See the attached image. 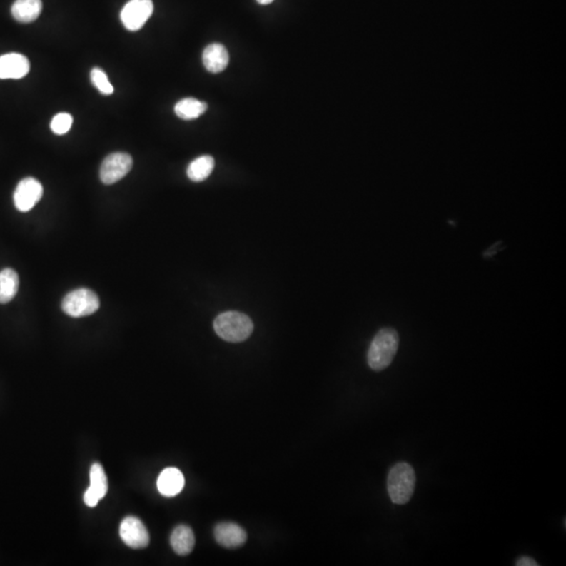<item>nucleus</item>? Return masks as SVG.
Wrapping results in <instances>:
<instances>
[{
  "label": "nucleus",
  "mask_w": 566,
  "mask_h": 566,
  "mask_svg": "<svg viewBox=\"0 0 566 566\" xmlns=\"http://www.w3.org/2000/svg\"><path fill=\"white\" fill-rule=\"evenodd\" d=\"M518 566H538V562L532 559L531 557H521L516 562Z\"/></svg>",
  "instance_id": "obj_21"
},
{
  "label": "nucleus",
  "mask_w": 566,
  "mask_h": 566,
  "mask_svg": "<svg viewBox=\"0 0 566 566\" xmlns=\"http://www.w3.org/2000/svg\"><path fill=\"white\" fill-rule=\"evenodd\" d=\"M152 13V0H129L121 11V21L127 30L136 32L148 21Z\"/></svg>",
  "instance_id": "obj_6"
},
{
  "label": "nucleus",
  "mask_w": 566,
  "mask_h": 566,
  "mask_svg": "<svg viewBox=\"0 0 566 566\" xmlns=\"http://www.w3.org/2000/svg\"><path fill=\"white\" fill-rule=\"evenodd\" d=\"M89 477H91V485L85 491L84 500L87 507H95L106 495L108 491V482L104 469L99 463L91 465Z\"/></svg>",
  "instance_id": "obj_9"
},
{
  "label": "nucleus",
  "mask_w": 566,
  "mask_h": 566,
  "mask_svg": "<svg viewBox=\"0 0 566 566\" xmlns=\"http://www.w3.org/2000/svg\"><path fill=\"white\" fill-rule=\"evenodd\" d=\"M91 81L94 86L100 91L102 95H113L115 89L109 81L108 76L100 67H94L91 71Z\"/></svg>",
  "instance_id": "obj_19"
},
{
  "label": "nucleus",
  "mask_w": 566,
  "mask_h": 566,
  "mask_svg": "<svg viewBox=\"0 0 566 566\" xmlns=\"http://www.w3.org/2000/svg\"><path fill=\"white\" fill-rule=\"evenodd\" d=\"M133 161L126 152H113L103 160L100 168V180L105 185H113L131 172Z\"/></svg>",
  "instance_id": "obj_5"
},
{
  "label": "nucleus",
  "mask_w": 566,
  "mask_h": 566,
  "mask_svg": "<svg viewBox=\"0 0 566 566\" xmlns=\"http://www.w3.org/2000/svg\"><path fill=\"white\" fill-rule=\"evenodd\" d=\"M229 53L225 46L212 44L206 46L203 51V64L208 71L213 74L221 73L229 64Z\"/></svg>",
  "instance_id": "obj_13"
},
{
  "label": "nucleus",
  "mask_w": 566,
  "mask_h": 566,
  "mask_svg": "<svg viewBox=\"0 0 566 566\" xmlns=\"http://www.w3.org/2000/svg\"><path fill=\"white\" fill-rule=\"evenodd\" d=\"M213 326L219 338L231 343L245 341L254 330L252 320L239 312L223 313L214 320Z\"/></svg>",
  "instance_id": "obj_3"
},
{
  "label": "nucleus",
  "mask_w": 566,
  "mask_h": 566,
  "mask_svg": "<svg viewBox=\"0 0 566 566\" xmlns=\"http://www.w3.org/2000/svg\"><path fill=\"white\" fill-rule=\"evenodd\" d=\"M256 1L258 2L259 4H263V6H266V4H272V2L274 1V0H256Z\"/></svg>",
  "instance_id": "obj_22"
},
{
  "label": "nucleus",
  "mask_w": 566,
  "mask_h": 566,
  "mask_svg": "<svg viewBox=\"0 0 566 566\" xmlns=\"http://www.w3.org/2000/svg\"><path fill=\"white\" fill-rule=\"evenodd\" d=\"M61 308L69 317L91 316L99 310L100 300L93 290L89 288H78L64 297Z\"/></svg>",
  "instance_id": "obj_4"
},
{
  "label": "nucleus",
  "mask_w": 566,
  "mask_h": 566,
  "mask_svg": "<svg viewBox=\"0 0 566 566\" xmlns=\"http://www.w3.org/2000/svg\"><path fill=\"white\" fill-rule=\"evenodd\" d=\"M208 109L207 103L194 98H185L174 106V113L182 120L190 121L200 118Z\"/></svg>",
  "instance_id": "obj_17"
},
{
  "label": "nucleus",
  "mask_w": 566,
  "mask_h": 566,
  "mask_svg": "<svg viewBox=\"0 0 566 566\" xmlns=\"http://www.w3.org/2000/svg\"><path fill=\"white\" fill-rule=\"evenodd\" d=\"M73 126V117L67 113H60L53 118L51 122V129L58 136H64L69 133Z\"/></svg>",
  "instance_id": "obj_20"
},
{
  "label": "nucleus",
  "mask_w": 566,
  "mask_h": 566,
  "mask_svg": "<svg viewBox=\"0 0 566 566\" xmlns=\"http://www.w3.org/2000/svg\"><path fill=\"white\" fill-rule=\"evenodd\" d=\"M214 537L219 545L226 549H237L247 541V533L236 523L221 522L214 529Z\"/></svg>",
  "instance_id": "obj_11"
},
{
  "label": "nucleus",
  "mask_w": 566,
  "mask_h": 566,
  "mask_svg": "<svg viewBox=\"0 0 566 566\" xmlns=\"http://www.w3.org/2000/svg\"><path fill=\"white\" fill-rule=\"evenodd\" d=\"M30 61L26 56L9 53L0 56V79H21L30 71Z\"/></svg>",
  "instance_id": "obj_10"
},
{
  "label": "nucleus",
  "mask_w": 566,
  "mask_h": 566,
  "mask_svg": "<svg viewBox=\"0 0 566 566\" xmlns=\"http://www.w3.org/2000/svg\"><path fill=\"white\" fill-rule=\"evenodd\" d=\"M44 196V187L39 181L34 178H26L18 183L15 189L14 205L18 211L29 212L39 203Z\"/></svg>",
  "instance_id": "obj_7"
},
{
  "label": "nucleus",
  "mask_w": 566,
  "mask_h": 566,
  "mask_svg": "<svg viewBox=\"0 0 566 566\" xmlns=\"http://www.w3.org/2000/svg\"><path fill=\"white\" fill-rule=\"evenodd\" d=\"M399 333L395 328H382L373 338L368 353L367 362L373 370L381 371L390 365L393 358L399 350Z\"/></svg>",
  "instance_id": "obj_1"
},
{
  "label": "nucleus",
  "mask_w": 566,
  "mask_h": 566,
  "mask_svg": "<svg viewBox=\"0 0 566 566\" xmlns=\"http://www.w3.org/2000/svg\"><path fill=\"white\" fill-rule=\"evenodd\" d=\"M216 166V161L211 156H201L190 163L187 168V176L192 182L200 183L207 180Z\"/></svg>",
  "instance_id": "obj_18"
},
{
  "label": "nucleus",
  "mask_w": 566,
  "mask_h": 566,
  "mask_svg": "<svg viewBox=\"0 0 566 566\" xmlns=\"http://www.w3.org/2000/svg\"><path fill=\"white\" fill-rule=\"evenodd\" d=\"M170 545L180 556L189 555L196 545V537L191 527L183 525H178L170 536Z\"/></svg>",
  "instance_id": "obj_14"
},
{
  "label": "nucleus",
  "mask_w": 566,
  "mask_h": 566,
  "mask_svg": "<svg viewBox=\"0 0 566 566\" xmlns=\"http://www.w3.org/2000/svg\"><path fill=\"white\" fill-rule=\"evenodd\" d=\"M120 536L123 542L131 549H144L149 545V533L146 527L134 516L123 519L120 525Z\"/></svg>",
  "instance_id": "obj_8"
},
{
  "label": "nucleus",
  "mask_w": 566,
  "mask_h": 566,
  "mask_svg": "<svg viewBox=\"0 0 566 566\" xmlns=\"http://www.w3.org/2000/svg\"><path fill=\"white\" fill-rule=\"evenodd\" d=\"M41 0H15L11 8L12 16L21 24L35 21L41 14Z\"/></svg>",
  "instance_id": "obj_15"
},
{
  "label": "nucleus",
  "mask_w": 566,
  "mask_h": 566,
  "mask_svg": "<svg viewBox=\"0 0 566 566\" xmlns=\"http://www.w3.org/2000/svg\"><path fill=\"white\" fill-rule=\"evenodd\" d=\"M156 485L163 496L174 497L183 491L185 478L182 472L176 468H166L158 476Z\"/></svg>",
  "instance_id": "obj_12"
},
{
  "label": "nucleus",
  "mask_w": 566,
  "mask_h": 566,
  "mask_svg": "<svg viewBox=\"0 0 566 566\" xmlns=\"http://www.w3.org/2000/svg\"><path fill=\"white\" fill-rule=\"evenodd\" d=\"M19 288V276L13 268L0 272V304H6L16 296Z\"/></svg>",
  "instance_id": "obj_16"
},
{
  "label": "nucleus",
  "mask_w": 566,
  "mask_h": 566,
  "mask_svg": "<svg viewBox=\"0 0 566 566\" xmlns=\"http://www.w3.org/2000/svg\"><path fill=\"white\" fill-rule=\"evenodd\" d=\"M415 470L407 463H399L391 468L387 480V490L389 497L395 505H406L413 498L415 493Z\"/></svg>",
  "instance_id": "obj_2"
}]
</instances>
